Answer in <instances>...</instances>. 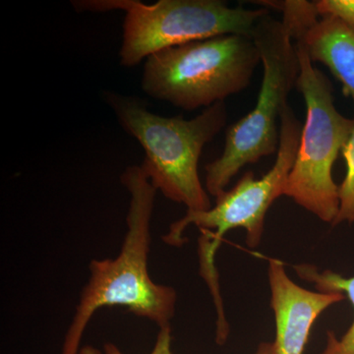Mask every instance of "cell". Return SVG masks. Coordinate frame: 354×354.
<instances>
[{
	"label": "cell",
	"instance_id": "6",
	"mask_svg": "<svg viewBox=\"0 0 354 354\" xmlns=\"http://www.w3.org/2000/svg\"><path fill=\"white\" fill-rule=\"evenodd\" d=\"M77 11H125L120 64L134 67L165 48L221 36H252L269 9L230 7L221 0H160L145 4L139 0L72 1Z\"/></svg>",
	"mask_w": 354,
	"mask_h": 354
},
{
	"label": "cell",
	"instance_id": "8",
	"mask_svg": "<svg viewBox=\"0 0 354 354\" xmlns=\"http://www.w3.org/2000/svg\"><path fill=\"white\" fill-rule=\"evenodd\" d=\"M271 306L276 321V354H304L310 332L325 310L344 300L341 292L305 290L286 274L278 259H269Z\"/></svg>",
	"mask_w": 354,
	"mask_h": 354
},
{
	"label": "cell",
	"instance_id": "7",
	"mask_svg": "<svg viewBox=\"0 0 354 354\" xmlns=\"http://www.w3.org/2000/svg\"><path fill=\"white\" fill-rule=\"evenodd\" d=\"M295 44L300 65L297 88L306 106V120L283 195L333 225L339 209L333 167L353 132L354 120L337 111L332 84L313 66L304 44Z\"/></svg>",
	"mask_w": 354,
	"mask_h": 354
},
{
	"label": "cell",
	"instance_id": "12",
	"mask_svg": "<svg viewBox=\"0 0 354 354\" xmlns=\"http://www.w3.org/2000/svg\"><path fill=\"white\" fill-rule=\"evenodd\" d=\"M342 155L346 160V174L339 185V209L334 227L342 223H354V127Z\"/></svg>",
	"mask_w": 354,
	"mask_h": 354
},
{
	"label": "cell",
	"instance_id": "11",
	"mask_svg": "<svg viewBox=\"0 0 354 354\" xmlns=\"http://www.w3.org/2000/svg\"><path fill=\"white\" fill-rule=\"evenodd\" d=\"M266 9H276L283 13L281 24L295 43L301 41L307 32L320 20L315 1L285 0V1H254Z\"/></svg>",
	"mask_w": 354,
	"mask_h": 354
},
{
	"label": "cell",
	"instance_id": "16",
	"mask_svg": "<svg viewBox=\"0 0 354 354\" xmlns=\"http://www.w3.org/2000/svg\"><path fill=\"white\" fill-rule=\"evenodd\" d=\"M78 354H102V351L99 349L94 348V346H86L79 351Z\"/></svg>",
	"mask_w": 354,
	"mask_h": 354
},
{
	"label": "cell",
	"instance_id": "13",
	"mask_svg": "<svg viewBox=\"0 0 354 354\" xmlns=\"http://www.w3.org/2000/svg\"><path fill=\"white\" fill-rule=\"evenodd\" d=\"M320 17H335L354 29V0H318Z\"/></svg>",
	"mask_w": 354,
	"mask_h": 354
},
{
	"label": "cell",
	"instance_id": "1",
	"mask_svg": "<svg viewBox=\"0 0 354 354\" xmlns=\"http://www.w3.org/2000/svg\"><path fill=\"white\" fill-rule=\"evenodd\" d=\"M120 179L130 195L127 234L118 257L93 260L88 265L90 278L65 335L62 354L79 353L88 324L102 307H127L160 329L171 327L176 313V290L156 283L148 270L151 220L158 190L141 165L128 167Z\"/></svg>",
	"mask_w": 354,
	"mask_h": 354
},
{
	"label": "cell",
	"instance_id": "15",
	"mask_svg": "<svg viewBox=\"0 0 354 354\" xmlns=\"http://www.w3.org/2000/svg\"><path fill=\"white\" fill-rule=\"evenodd\" d=\"M254 354H276L272 342H262Z\"/></svg>",
	"mask_w": 354,
	"mask_h": 354
},
{
	"label": "cell",
	"instance_id": "5",
	"mask_svg": "<svg viewBox=\"0 0 354 354\" xmlns=\"http://www.w3.org/2000/svg\"><path fill=\"white\" fill-rule=\"evenodd\" d=\"M251 37L260 53L262 84L255 108L228 128L223 153L205 167V188L216 198L242 167L278 152V120L299 76L295 41L281 21L267 14Z\"/></svg>",
	"mask_w": 354,
	"mask_h": 354
},
{
	"label": "cell",
	"instance_id": "2",
	"mask_svg": "<svg viewBox=\"0 0 354 354\" xmlns=\"http://www.w3.org/2000/svg\"><path fill=\"white\" fill-rule=\"evenodd\" d=\"M104 100L121 127L144 149L141 167L153 187L167 199L183 204L187 211L211 209L198 164L204 147L227 124L225 102H216L196 118L184 120L151 113L137 97L111 91L104 92Z\"/></svg>",
	"mask_w": 354,
	"mask_h": 354
},
{
	"label": "cell",
	"instance_id": "10",
	"mask_svg": "<svg viewBox=\"0 0 354 354\" xmlns=\"http://www.w3.org/2000/svg\"><path fill=\"white\" fill-rule=\"evenodd\" d=\"M293 269L320 292L342 293L351 302L354 313V277L346 278L330 270L319 271L316 266L310 264L295 266ZM321 354H354V317L351 327L342 337H335L333 332L327 333V342Z\"/></svg>",
	"mask_w": 354,
	"mask_h": 354
},
{
	"label": "cell",
	"instance_id": "9",
	"mask_svg": "<svg viewBox=\"0 0 354 354\" xmlns=\"http://www.w3.org/2000/svg\"><path fill=\"white\" fill-rule=\"evenodd\" d=\"M304 44L312 62H320L342 84L354 104V29L335 17H321L307 32Z\"/></svg>",
	"mask_w": 354,
	"mask_h": 354
},
{
	"label": "cell",
	"instance_id": "14",
	"mask_svg": "<svg viewBox=\"0 0 354 354\" xmlns=\"http://www.w3.org/2000/svg\"><path fill=\"white\" fill-rule=\"evenodd\" d=\"M171 341V328H162L158 332L155 346L150 354H172ZM104 351L106 354H123L122 351L111 342L104 344Z\"/></svg>",
	"mask_w": 354,
	"mask_h": 354
},
{
	"label": "cell",
	"instance_id": "4",
	"mask_svg": "<svg viewBox=\"0 0 354 354\" xmlns=\"http://www.w3.org/2000/svg\"><path fill=\"white\" fill-rule=\"evenodd\" d=\"M259 64L252 37L221 35L153 53L144 65L141 86L176 108L207 109L245 90Z\"/></svg>",
	"mask_w": 354,
	"mask_h": 354
},
{
	"label": "cell",
	"instance_id": "3",
	"mask_svg": "<svg viewBox=\"0 0 354 354\" xmlns=\"http://www.w3.org/2000/svg\"><path fill=\"white\" fill-rule=\"evenodd\" d=\"M279 121L278 152L274 165L267 174L255 178L252 171L245 172L232 189L216 198L215 206L207 211L186 212L183 218L171 223L169 232L162 236L165 243L179 247L187 241L183 234L188 227L193 225L199 228L200 274L211 291L218 318L225 317V312L215 266L216 250L225 235L235 228L245 230L246 242L251 248L259 245L267 212L272 203L285 194L288 176L295 164L304 124L288 104Z\"/></svg>",
	"mask_w": 354,
	"mask_h": 354
}]
</instances>
